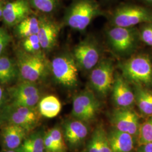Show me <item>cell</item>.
<instances>
[{
	"instance_id": "cell-10",
	"label": "cell",
	"mask_w": 152,
	"mask_h": 152,
	"mask_svg": "<svg viewBox=\"0 0 152 152\" xmlns=\"http://www.w3.org/2000/svg\"><path fill=\"white\" fill-rule=\"evenodd\" d=\"M100 108V102L94 92L84 90L74 96L72 115L76 120L89 122L95 119Z\"/></svg>"
},
{
	"instance_id": "cell-2",
	"label": "cell",
	"mask_w": 152,
	"mask_h": 152,
	"mask_svg": "<svg viewBox=\"0 0 152 152\" xmlns=\"http://www.w3.org/2000/svg\"><path fill=\"white\" fill-rule=\"evenodd\" d=\"M16 64L22 81L36 83L48 76L50 64L44 54H32L19 50L16 53Z\"/></svg>"
},
{
	"instance_id": "cell-21",
	"label": "cell",
	"mask_w": 152,
	"mask_h": 152,
	"mask_svg": "<svg viewBox=\"0 0 152 152\" xmlns=\"http://www.w3.org/2000/svg\"><path fill=\"white\" fill-rule=\"evenodd\" d=\"M87 152H112L109 145L108 134L102 126L98 127L93 132L88 142Z\"/></svg>"
},
{
	"instance_id": "cell-32",
	"label": "cell",
	"mask_w": 152,
	"mask_h": 152,
	"mask_svg": "<svg viewBox=\"0 0 152 152\" xmlns=\"http://www.w3.org/2000/svg\"><path fill=\"white\" fill-rule=\"evenodd\" d=\"M6 105V94L4 90L0 86V112Z\"/></svg>"
},
{
	"instance_id": "cell-24",
	"label": "cell",
	"mask_w": 152,
	"mask_h": 152,
	"mask_svg": "<svg viewBox=\"0 0 152 152\" xmlns=\"http://www.w3.org/2000/svg\"><path fill=\"white\" fill-rule=\"evenodd\" d=\"M39 26V18L29 15L16 25V33L19 37L24 38L37 34Z\"/></svg>"
},
{
	"instance_id": "cell-22",
	"label": "cell",
	"mask_w": 152,
	"mask_h": 152,
	"mask_svg": "<svg viewBox=\"0 0 152 152\" xmlns=\"http://www.w3.org/2000/svg\"><path fill=\"white\" fill-rule=\"evenodd\" d=\"M61 104L58 98L54 95H48L39 100L38 111L44 117L53 118L61 111Z\"/></svg>"
},
{
	"instance_id": "cell-29",
	"label": "cell",
	"mask_w": 152,
	"mask_h": 152,
	"mask_svg": "<svg viewBox=\"0 0 152 152\" xmlns=\"http://www.w3.org/2000/svg\"><path fill=\"white\" fill-rule=\"evenodd\" d=\"M139 31L141 41L152 46V23L143 24Z\"/></svg>"
},
{
	"instance_id": "cell-7",
	"label": "cell",
	"mask_w": 152,
	"mask_h": 152,
	"mask_svg": "<svg viewBox=\"0 0 152 152\" xmlns=\"http://www.w3.org/2000/svg\"><path fill=\"white\" fill-rule=\"evenodd\" d=\"M50 70L55 81L60 85L67 88L77 86L78 68L72 54L63 53L55 57L50 64Z\"/></svg>"
},
{
	"instance_id": "cell-1",
	"label": "cell",
	"mask_w": 152,
	"mask_h": 152,
	"mask_svg": "<svg viewBox=\"0 0 152 152\" xmlns=\"http://www.w3.org/2000/svg\"><path fill=\"white\" fill-rule=\"evenodd\" d=\"M106 38L110 49L120 58L134 55L141 41L139 31L135 27L112 26L106 32Z\"/></svg>"
},
{
	"instance_id": "cell-34",
	"label": "cell",
	"mask_w": 152,
	"mask_h": 152,
	"mask_svg": "<svg viewBox=\"0 0 152 152\" xmlns=\"http://www.w3.org/2000/svg\"><path fill=\"white\" fill-rule=\"evenodd\" d=\"M148 7L152 9V0H138Z\"/></svg>"
},
{
	"instance_id": "cell-15",
	"label": "cell",
	"mask_w": 152,
	"mask_h": 152,
	"mask_svg": "<svg viewBox=\"0 0 152 152\" xmlns=\"http://www.w3.org/2000/svg\"><path fill=\"white\" fill-rule=\"evenodd\" d=\"M31 13V5L27 0H15L4 7L2 18L9 27L16 26Z\"/></svg>"
},
{
	"instance_id": "cell-5",
	"label": "cell",
	"mask_w": 152,
	"mask_h": 152,
	"mask_svg": "<svg viewBox=\"0 0 152 152\" xmlns=\"http://www.w3.org/2000/svg\"><path fill=\"white\" fill-rule=\"evenodd\" d=\"M110 22L112 26L132 27L138 24L152 23V9L144 6L123 4L112 12Z\"/></svg>"
},
{
	"instance_id": "cell-33",
	"label": "cell",
	"mask_w": 152,
	"mask_h": 152,
	"mask_svg": "<svg viewBox=\"0 0 152 152\" xmlns=\"http://www.w3.org/2000/svg\"><path fill=\"white\" fill-rule=\"evenodd\" d=\"M137 152H152V142L140 145Z\"/></svg>"
},
{
	"instance_id": "cell-14",
	"label": "cell",
	"mask_w": 152,
	"mask_h": 152,
	"mask_svg": "<svg viewBox=\"0 0 152 152\" xmlns=\"http://www.w3.org/2000/svg\"><path fill=\"white\" fill-rule=\"evenodd\" d=\"M39 26L37 34L42 49L50 51L57 43L60 27L57 23L46 16H39Z\"/></svg>"
},
{
	"instance_id": "cell-27",
	"label": "cell",
	"mask_w": 152,
	"mask_h": 152,
	"mask_svg": "<svg viewBox=\"0 0 152 152\" xmlns=\"http://www.w3.org/2000/svg\"><path fill=\"white\" fill-rule=\"evenodd\" d=\"M22 45L23 50L29 53L36 54L41 53L42 48L37 34L24 38Z\"/></svg>"
},
{
	"instance_id": "cell-18",
	"label": "cell",
	"mask_w": 152,
	"mask_h": 152,
	"mask_svg": "<svg viewBox=\"0 0 152 152\" xmlns=\"http://www.w3.org/2000/svg\"><path fill=\"white\" fill-rule=\"evenodd\" d=\"M112 152H131L134 145V136L114 129L108 134Z\"/></svg>"
},
{
	"instance_id": "cell-30",
	"label": "cell",
	"mask_w": 152,
	"mask_h": 152,
	"mask_svg": "<svg viewBox=\"0 0 152 152\" xmlns=\"http://www.w3.org/2000/svg\"><path fill=\"white\" fill-rule=\"evenodd\" d=\"M11 41V37L7 31L0 28V56L2 54Z\"/></svg>"
},
{
	"instance_id": "cell-17",
	"label": "cell",
	"mask_w": 152,
	"mask_h": 152,
	"mask_svg": "<svg viewBox=\"0 0 152 152\" xmlns=\"http://www.w3.org/2000/svg\"><path fill=\"white\" fill-rule=\"evenodd\" d=\"M27 132V131L18 125H4L1 139L6 151H16L26 139Z\"/></svg>"
},
{
	"instance_id": "cell-31",
	"label": "cell",
	"mask_w": 152,
	"mask_h": 152,
	"mask_svg": "<svg viewBox=\"0 0 152 152\" xmlns=\"http://www.w3.org/2000/svg\"><path fill=\"white\" fill-rule=\"evenodd\" d=\"M44 147L45 151L52 152H60V151L53 140L51 137L49 135L48 132L44 135Z\"/></svg>"
},
{
	"instance_id": "cell-4",
	"label": "cell",
	"mask_w": 152,
	"mask_h": 152,
	"mask_svg": "<svg viewBox=\"0 0 152 152\" xmlns=\"http://www.w3.org/2000/svg\"><path fill=\"white\" fill-rule=\"evenodd\" d=\"M103 14L95 0H75L65 12L64 22L74 30L83 31L93 19Z\"/></svg>"
},
{
	"instance_id": "cell-36",
	"label": "cell",
	"mask_w": 152,
	"mask_h": 152,
	"mask_svg": "<svg viewBox=\"0 0 152 152\" xmlns=\"http://www.w3.org/2000/svg\"><path fill=\"white\" fill-rule=\"evenodd\" d=\"M5 152H17L16 151H6Z\"/></svg>"
},
{
	"instance_id": "cell-35",
	"label": "cell",
	"mask_w": 152,
	"mask_h": 152,
	"mask_svg": "<svg viewBox=\"0 0 152 152\" xmlns=\"http://www.w3.org/2000/svg\"><path fill=\"white\" fill-rule=\"evenodd\" d=\"M4 5H3L2 2L1 1H0V18L2 17L3 11H4Z\"/></svg>"
},
{
	"instance_id": "cell-26",
	"label": "cell",
	"mask_w": 152,
	"mask_h": 152,
	"mask_svg": "<svg viewBox=\"0 0 152 152\" xmlns=\"http://www.w3.org/2000/svg\"><path fill=\"white\" fill-rule=\"evenodd\" d=\"M30 5L43 13H51L57 8L59 0H29Z\"/></svg>"
},
{
	"instance_id": "cell-11",
	"label": "cell",
	"mask_w": 152,
	"mask_h": 152,
	"mask_svg": "<svg viewBox=\"0 0 152 152\" xmlns=\"http://www.w3.org/2000/svg\"><path fill=\"white\" fill-rule=\"evenodd\" d=\"M11 103L27 107H36L41 98L40 91L36 83L24 81L10 90Z\"/></svg>"
},
{
	"instance_id": "cell-23",
	"label": "cell",
	"mask_w": 152,
	"mask_h": 152,
	"mask_svg": "<svg viewBox=\"0 0 152 152\" xmlns=\"http://www.w3.org/2000/svg\"><path fill=\"white\" fill-rule=\"evenodd\" d=\"M44 134L42 131H36L26 137L17 152H45Z\"/></svg>"
},
{
	"instance_id": "cell-28",
	"label": "cell",
	"mask_w": 152,
	"mask_h": 152,
	"mask_svg": "<svg viewBox=\"0 0 152 152\" xmlns=\"http://www.w3.org/2000/svg\"><path fill=\"white\" fill-rule=\"evenodd\" d=\"M53 140L58 147L60 152H65L66 146L63 132L58 127H55L48 132Z\"/></svg>"
},
{
	"instance_id": "cell-8",
	"label": "cell",
	"mask_w": 152,
	"mask_h": 152,
	"mask_svg": "<svg viewBox=\"0 0 152 152\" xmlns=\"http://www.w3.org/2000/svg\"><path fill=\"white\" fill-rule=\"evenodd\" d=\"M114 65L110 58H102L90 71V83L93 90L105 97L112 90L114 81Z\"/></svg>"
},
{
	"instance_id": "cell-25",
	"label": "cell",
	"mask_w": 152,
	"mask_h": 152,
	"mask_svg": "<svg viewBox=\"0 0 152 152\" xmlns=\"http://www.w3.org/2000/svg\"><path fill=\"white\" fill-rule=\"evenodd\" d=\"M137 135L139 145L152 142V115L140 125Z\"/></svg>"
},
{
	"instance_id": "cell-13",
	"label": "cell",
	"mask_w": 152,
	"mask_h": 152,
	"mask_svg": "<svg viewBox=\"0 0 152 152\" xmlns=\"http://www.w3.org/2000/svg\"><path fill=\"white\" fill-rule=\"evenodd\" d=\"M112 99L117 108H131L135 103V96L133 89L124 77L117 73L112 88Z\"/></svg>"
},
{
	"instance_id": "cell-12",
	"label": "cell",
	"mask_w": 152,
	"mask_h": 152,
	"mask_svg": "<svg viewBox=\"0 0 152 152\" xmlns=\"http://www.w3.org/2000/svg\"><path fill=\"white\" fill-rule=\"evenodd\" d=\"M111 122L114 129L128 133L132 136H137L139 129V117L131 108H117L111 115Z\"/></svg>"
},
{
	"instance_id": "cell-37",
	"label": "cell",
	"mask_w": 152,
	"mask_h": 152,
	"mask_svg": "<svg viewBox=\"0 0 152 152\" xmlns=\"http://www.w3.org/2000/svg\"><path fill=\"white\" fill-rule=\"evenodd\" d=\"M45 152H49V151H45Z\"/></svg>"
},
{
	"instance_id": "cell-20",
	"label": "cell",
	"mask_w": 152,
	"mask_h": 152,
	"mask_svg": "<svg viewBox=\"0 0 152 152\" xmlns=\"http://www.w3.org/2000/svg\"><path fill=\"white\" fill-rule=\"evenodd\" d=\"M19 76L16 61L7 56H0V83L9 84Z\"/></svg>"
},
{
	"instance_id": "cell-19",
	"label": "cell",
	"mask_w": 152,
	"mask_h": 152,
	"mask_svg": "<svg viewBox=\"0 0 152 152\" xmlns=\"http://www.w3.org/2000/svg\"><path fill=\"white\" fill-rule=\"evenodd\" d=\"M135 103L141 113L152 115V90L139 84H133Z\"/></svg>"
},
{
	"instance_id": "cell-16",
	"label": "cell",
	"mask_w": 152,
	"mask_h": 152,
	"mask_svg": "<svg viewBox=\"0 0 152 152\" xmlns=\"http://www.w3.org/2000/svg\"><path fill=\"white\" fill-rule=\"evenodd\" d=\"M88 133L87 126L80 120L68 121L64 125L63 134L70 147H79L87 137Z\"/></svg>"
},
{
	"instance_id": "cell-3",
	"label": "cell",
	"mask_w": 152,
	"mask_h": 152,
	"mask_svg": "<svg viewBox=\"0 0 152 152\" xmlns=\"http://www.w3.org/2000/svg\"><path fill=\"white\" fill-rule=\"evenodd\" d=\"M122 76L133 84L152 86V61L146 54L132 55L118 64Z\"/></svg>"
},
{
	"instance_id": "cell-6",
	"label": "cell",
	"mask_w": 152,
	"mask_h": 152,
	"mask_svg": "<svg viewBox=\"0 0 152 152\" xmlns=\"http://www.w3.org/2000/svg\"><path fill=\"white\" fill-rule=\"evenodd\" d=\"M40 115L36 107L6 104L0 112V124L18 125L28 132L38 125Z\"/></svg>"
},
{
	"instance_id": "cell-9",
	"label": "cell",
	"mask_w": 152,
	"mask_h": 152,
	"mask_svg": "<svg viewBox=\"0 0 152 152\" xmlns=\"http://www.w3.org/2000/svg\"><path fill=\"white\" fill-rule=\"evenodd\" d=\"M72 55L78 69L90 71L101 59V49L95 38L88 37L76 45Z\"/></svg>"
}]
</instances>
